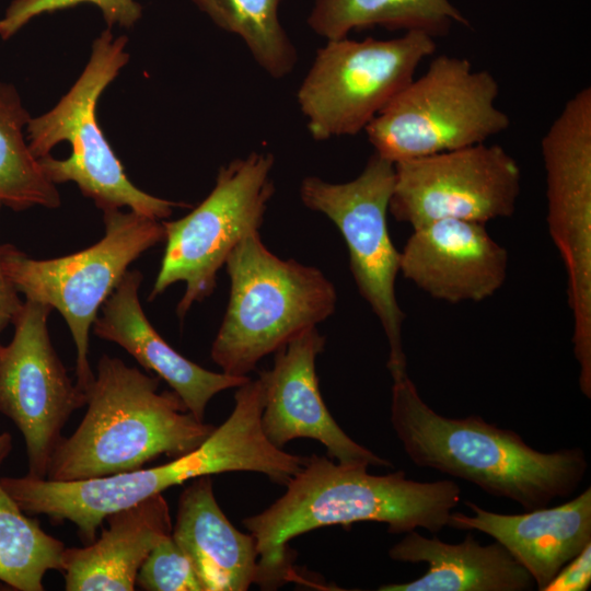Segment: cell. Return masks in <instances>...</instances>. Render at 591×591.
<instances>
[{
	"instance_id": "obj_24",
	"label": "cell",
	"mask_w": 591,
	"mask_h": 591,
	"mask_svg": "<svg viewBox=\"0 0 591 591\" xmlns=\"http://www.w3.org/2000/svg\"><path fill=\"white\" fill-rule=\"evenodd\" d=\"M65 549L0 483V581L20 591H42L45 573L62 570Z\"/></svg>"
},
{
	"instance_id": "obj_1",
	"label": "cell",
	"mask_w": 591,
	"mask_h": 591,
	"mask_svg": "<svg viewBox=\"0 0 591 591\" xmlns=\"http://www.w3.org/2000/svg\"><path fill=\"white\" fill-rule=\"evenodd\" d=\"M368 467L306 456L281 497L243 519L256 541L260 586L270 589L283 582L290 572L289 541L318 528L373 521L386 524L391 534L417 528L437 534L448 526L461 499L455 482H418L404 471L374 475Z\"/></svg>"
},
{
	"instance_id": "obj_8",
	"label": "cell",
	"mask_w": 591,
	"mask_h": 591,
	"mask_svg": "<svg viewBox=\"0 0 591 591\" xmlns=\"http://www.w3.org/2000/svg\"><path fill=\"white\" fill-rule=\"evenodd\" d=\"M436 49V38L417 31L327 40L297 91L311 137L324 141L364 130Z\"/></svg>"
},
{
	"instance_id": "obj_11",
	"label": "cell",
	"mask_w": 591,
	"mask_h": 591,
	"mask_svg": "<svg viewBox=\"0 0 591 591\" xmlns=\"http://www.w3.org/2000/svg\"><path fill=\"white\" fill-rule=\"evenodd\" d=\"M394 166L389 212L413 229L444 219L486 224L517 209L521 169L499 144L477 143Z\"/></svg>"
},
{
	"instance_id": "obj_4",
	"label": "cell",
	"mask_w": 591,
	"mask_h": 591,
	"mask_svg": "<svg viewBox=\"0 0 591 591\" xmlns=\"http://www.w3.org/2000/svg\"><path fill=\"white\" fill-rule=\"evenodd\" d=\"M128 38L107 28L92 43L91 56L71 89L47 113L30 118L25 137L45 175L55 184L73 182L103 212L128 207L161 220L186 204L162 199L136 187L96 120L105 88L129 60Z\"/></svg>"
},
{
	"instance_id": "obj_29",
	"label": "cell",
	"mask_w": 591,
	"mask_h": 591,
	"mask_svg": "<svg viewBox=\"0 0 591 591\" xmlns=\"http://www.w3.org/2000/svg\"><path fill=\"white\" fill-rule=\"evenodd\" d=\"M12 450V437L9 432L0 433V466Z\"/></svg>"
},
{
	"instance_id": "obj_6",
	"label": "cell",
	"mask_w": 591,
	"mask_h": 591,
	"mask_svg": "<svg viewBox=\"0 0 591 591\" xmlns=\"http://www.w3.org/2000/svg\"><path fill=\"white\" fill-rule=\"evenodd\" d=\"M499 83L464 57L439 55L364 128L374 153L397 163L486 142L510 127Z\"/></svg>"
},
{
	"instance_id": "obj_15",
	"label": "cell",
	"mask_w": 591,
	"mask_h": 591,
	"mask_svg": "<svg viewBox=\"0 0 591 591\" xmlns=\"http://www.w3.org/2000/svg\"><path fill=\"white\" fill-rule=\"evenodd\" d=\"M509 254L485 223L444 219L413 229L399 252V273L429 297L480 302L505 283Z\"/></svg>"
},
{
	"instance_id": "obj_25",
	"label": "cell",
	"mask_w": 591,
	"mask_h": 591,
	"mask_svg": "<svg viewBox=\"0 0 591 591\" xmlns=\"http://www.w3.org/2000/svg\"><path fill=\"white\" fill-rule=\"evenodd\" d=\"M94 4L100 9L108 26L131 27L141 18L142 8L135 0H12L0 19V37L9 39L33 18L77 7Z\"/></svg>"
},
{
	"instance_id": "obj_2",
	"label": "cell",
	"mask_w": 591,
	"mask_h": 591,
	"mask_svg": "<svg viewBox=\"0 0 591 591\" xmlns=\"http://www.w3.org/2000/svg\"><path fill=\"white\" fill-rule=\"evenodd\" d=\"M391 424L415 465L472 483L526 511L569 497L588 472L580 448L541 452L515 431L479 416L438 414L424 402L408 374L393 379Z\"/></svg>"
},
{
	"instance_id": "obj_17",
	"label": "cell",
	"mask_w": 591,
	"mask_h": 591,
	"mask_svg": "<svg viewBox=\"0 0 591 591\" xmlns=\"http://www.w3.org/2000/svg\"><path fill=\"white\" fill-rule=\"evenodd\" d=\"M141 281L139 270H127L102 304L101 315L92 325L93 332L100 338L123 347L143 368L163 379L187 409L204 420L206 407L216 394L239 387L250 378L209 371L171 347L151 325L141 308L138 296Z\"/></svg>"
},
{
	"instance_id": "obj_16",
	"label": "cell",
	"mask_w": 591,
	"mask_h": 591,
	"mask_svg": "<svg viewBox=\"0 0 591 591\" xmlns=\"http://www.w3.org/2000/svg\"><path fill=\"white\" fill-rule=\"evenodd\" d=\"M472 514L451 512L448 526L485 533L532 576L540 591L591 543V488L556 507L503 514L465 501Z\"/></svg>"
},
{
	"instance_id": "obj_28",
	"label": "cell",
	"mask_w": 591,
	"mask_h": 591,
	"mask_svg": "<svg viewBox=\"0 0 591 591\" xmlns=\"http://www.w3.org/2000/svg\"><path fill=\"white\" fill-rule=\"evenodd\" d=\"M1 207L0 202V210ZM23 303L19 298V291L3 269L0 255V334L9 324H13Z\"/></svg>"
},
{
	"instance_id": "obj_18",
	"label": "cell",
	"mask_w": 591,
	"mask_h": 591,
	"mask_svg": "<svg viewBox=\"0 0 591 591\" xmlns=\"http://www.w3.org/2000/svg\"><path fill=\"white\" fill-rule=\"evenodd\" d=\"M172 536L189 558L204 591H245L260 584L254 536L242 533L219 507L210 475L181 494Z\"/></svg>"
},
{
	"instance_id": "obj_30",
	"label": "cell",
	"mask_w": 591,
	"mask_h": 591,
	"mask_svg": "<svg viewBox=\"0 0 591 591\" xmlns=\"http://www.w3.org/2000/svg\"><path fill=\"white\" fill-rule=\"evenodd\" d=\"M2 350H3V346L0 345V358H1Z\"/></svg>"
},
{
	"instance_id": "obj_19",
	"label": "cell",
	"mask_w": 591,
	"mask_h": 591,
	"mask_svg": "<svg viewBox=\"0 0 591 591\" xmlns=\"http://www.w3.org/2000/svg\"><path fill=\"white\" fill-rule=\"evenodd\" d=\"M108 528L84 547L65 549L67 591H131L150 552L172 534L169 505L162 494L106 517Z\"/></svg>"
},
{
	"instance_id": "obj_12",
	"label": "cell",
	"mask_w": 591,
	"mask_h": 591,
	"mask_svg": "<svg viewBox=\"0 0 591 591\" xmlns=\"http://www.w3.org/2000/svg\"><path fill=\"white\" fill-rule=\"evenodd\" d=\"M53 308L25 300L14 335L0 358V413L23 434L27 475L46 478L61 431L86 396L69 378L55 351L47 320Z\"/></svg>"
},
{
	"instance_id": "obj_21",
	"label": "cell",
	"mask_w": 591,
	"mask_h": 591,
	"mask_svg": "<svg viewBox=\"0 0 591 591\" xmlns=\"http://www.w3.org/2000/svg\"><path fill=\"white\" fill-rule=\"evenodd\" d=\"M306 23L327 40L373 26L417 31L437 38L454 25H470L451 0H313Z\"/></svg>"
},
{
	"instance_id": "obj_26",
	"label": "cell",
	"mask_w": 591,
	"mask_h": 591,
	"mask_svg": "<svg viewBox=\"0 0 591 591\" xmlns=\"http://www.w3.org/2000/svg\"><path fill=\"white\" fill-rule=\"evenodd\" d=\"M136 584L147 591H204L189 558L172 534L147 556L137 573Z\"/></svg>"
},
{
	"instance_id": "obj_5",
	"label": "cell",
	"mask_w": 591,
	"mask_h": 591,
	"mask_svg": "<svg viewBox=\"0 0 591 591\" xmlns=\"http://www.w3.org/2000/svg\"><path fill=\"white\" fill-rule=\"evenodd\" d=\"M224 265L230 298L211 359L227 374L247 376L259 360L335 311L331 280L315 267L273 254L258 231L242 239Z\"/></svg>"
},
{
	"instance_id": "obj_3",
	"label": "cell",
	"mask_w": 591,
	"mask_h": 591,
	"mask_svg": "<svg viewBox=\"0 0 591 591\" xmlns=\"http://www.w3.org/2000/svg\"><path fill=\"white\" fill-rule=\"evenodd\" d=\"M159 383L160 378L103 355L86 395V413L58 444L46 478L111 476L198 448L215 427L196 418L175 392H158Z\"/></svg>"
},
{
	"instance_id": "obj_20",
	"label": "cell",
	"mask_w": 591,
	"mask_h": 591,
	"mask_svg": "<svg viewBox=\"0 0 591 591\" xmlns=\"http://www.w3.org/2000/svg\"><path fill=\"white\" fill-rule=\"evenodd\" d=\"M389 549L395 561L426 563L427 571L404 583L379 591H528L535 588L530 572L498 542L480 544L468 533L460 543L413 530Z\"/></svg>"
},
{
	"instance_id": "obj_14",
	"label": "cell",
	"mask_w": 591,
	"mask_h": 591,
	"mask_svg": "<svg viewBox=\"0 0 591 591\" xmlns=\"http://www.w3.org/2000/svg\"><path fill=\"white\" fill-rule=\"evenodd\" d=\"M324 337L310 328L275 352L274 366L263 371L262 428L279 449L299 438L321 442L327 456L339 463L393 467V464L354 441L335 421L318 387L315 371Z\"/></svg>"
},
{
	"instance_id": "obj_10",
	"label": "cell",
	"mask_w": 591,
	"mask_h": 591,
	"mask_svg": "<svg viewBox=\"0 0 591 591\" xmlns=\"http://www.w3.org/2000/svg\"><path fill=\"white\" fill-rule=\"evenodd\" d=\"M394 181V163L373 153L361 173L349 182L336 184L308 176L300 186L304 206L325 215L346 243L358 291L379 318L386 336L387 369L392 379L407 374L403 346L405 314L395 291L399 251L387 227Z\"/></svg>"
},
{
	"instance_id": "obj_23",
	"label": "cell",
	"mask_w": 591,
	"mask_h": 591,
	"mask_svg": "<svg viewBox=\"0 0 591 591\" xmlns=\"http://www.w3.org/2000/svg\"><path fill=\"white\" fill-rule=\"evenodd\" d=\"M218 27L240 37L255 62L271 78L289 76L297 48L279 18L283 0H192Z\"/></svg>"
},
{
	"instance_id": "obj_22",
	"label": "cell",
	"mask_w": 591,
	"mask_h": 591,
	"mask_svg": "<svg viewBox=\"0 0 591 591\" xmlns=\"http://www.w3.org/2000/svg\"><path fill=\"white\" fill-rule=\"evenodd\" d=\"M31 116L15 86L0 82V202L22 211L58 208L60 195L31 152L25 127Z\"/></svg>"
},
{
	"instance_id": "obj_27",
	"label": "cell",
	"mask_w": 591,
	"mask_h": 591,
	"mask_svg": "<svg viewBox=\"0 0 591 591\" xmlns=\"http://www.w3.org/2000/svg\"><path fill=\"white\" fill-rule=\"evenodd\" d=\"M591 584V543L569 560L543 591H586Z\"/></svg>"
},
{
	"instance_id": "obj_13",
	"label": "cell",
	"mask_w": 591,
	"mask_h": 591,
	"mask_svg": "<svg viewBox=\"0 0 591 591\" xmlns=\"http://www.w3.org/2000/svg\"><path fill=\"white\" fill-rule=\"evenodd\" d=\"M547 227L567 274L568 305L579 387L591 397V147L557 139L542 150Z\"/></svg>"
},
{
	"instance_id": "obj_7",
	"label": "cell",
	"mask_w": 591,
	"mask_h": 591,
	"mask_svg": "<svg viewBox=\"0 0 591 591\" xmlns=\"http://www.w3.org/2000/svg\"><path fill=\"white\" fill-rule=\"evenodd\" d=\"M105 235L80 252L35 259L12 244L0 245L3 269L19 293L56 309L65 318L77 350L76 384L86 396L94 381L89 333L102 304L129 265L165 239L163 223L132 210L103 212Z\"/></svg>"
},
{
	"instance_id": "obj_9",
	"label": "cell",
	"mask_w": 591,
	"mask_h": 591,
	"mask_svg": "<svg viewBox=\"0 0 591 591\" xmlns=\"http://www.w3.org/2000/svg\"><path fill=\"white\" fill-rule=\"evenodd\" d=\"M273 167L274 157L267 152L232 160L220 167L212 190L197 207L178 220L162 222L166 244L150 301L184 281L176 310L183 318L194 302L212 293L231 251L262 227L275 189Z\"/></svg>"
}]
</instances>
